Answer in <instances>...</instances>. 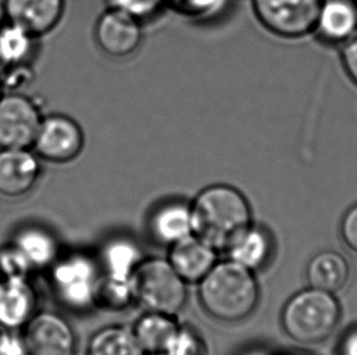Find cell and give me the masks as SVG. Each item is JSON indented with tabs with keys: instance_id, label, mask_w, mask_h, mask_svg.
<instances>
[{
	"instance_id": "6da1fadb",
	"label": "cell",
	"mask_w": 357,
	"mask_h": 355,
	"mask_svg": "<svg viewBox=\"0 0 357 355\" xmlns=\"http://www.w3.org/2000/svg\"><path fill=\"white\" fill-rule=\"evenodd\" d=\"M193 234L216 251H227L251 226L250 203L236 187L215 184L190 203Z\"/></svg>"
},
{
	"instance_id": "ab89813d",
	"label": "cell",
	"mask_w": 357,
	"mask_h": 355,
	"mask_svg": "<svg viewBox=\"0 0 357 355\" xmlns=\"http://www.w3.org/2000/svg\"><path fill=\"white\" fill-rule=\"evenodd\" d=\"M73 355H81V354H73ZM88 355V354H87Z\"/></svg>"
},
{
	"instance_id": "9a60e30c",
	"label": "cell",
	"mask_w": 357,
	"mask_h": 355,
	"mask_svg": "<svg viewBox=\"0 0 357 355\" xmlns=\"http://www.w3.org/2000/svg\"><path fill=\"white\" fill-rule=\"evenodd\" d=\"M39 52V37L6 21L0 27V74L32 66Z\"/></svg>"
},
{
	"instance_id": "f35d334b",
	"label": "cell",
	"mask_w": 357,
	"mask_h": 355,
	"mask_svg": "<svg viewBox=\"0 0 357 355\" xmlns=\"http://www.w3.org/2000/svg\"><path fill=\"white\" fill-rule=\"evenodd\" d=\"M290 355H300V354H290Z\"/></svg>"
},
{
	"instance_id": "5b68a950",
	"label": "cell",
	"mask_w": 357,
	"mask_h": 355,
	"mask_svg": "<svg viewBox=\"0 0 357 355\" xmlns=\"http://www.w3.org/2000/svg\"><path fill=\"white\" fill-rule=\"evenodd\" d=\"M324 0H251L261 26L275 37L298 39L314 32Z\"/></svg>"
},
{
	"instance_id": "5bb4252c",
	"label": "cell",
	"mask_w": 357,
	"mask_h": 355,
	"mask_svg": "<svg viewBox=\"0 0 357 355\" xmlns=\"http://www.w3.org/2000/svg\"><path fill=\"white\" fill-rule=\"evenodd\" d=\"M36 292L26 278H4L0 286V326L20 329L32 319Z\"/></svg>"
},
{
	"instance_id": "d590c367",
	"label": "cell",
	"mask_w": 357,
	"mask_h": 355,
	"mask_svg": "<svg viewBox=\"0 0 357 355\" xmlns=\"http://www.w3.org/2000/svg\"><path fill=\"white\" fill-rule=\"evenodd\" d=\"M3 333H4V330L0 327V340H1V337H3Z\"/></svg>"
},
{
	"instance_id": "1f68e13d",
	"label": "cell",
	"mask_w": 357,
	"mask_h": 355,
	"mask_svg": "<svg viewBox=\"0 0 357 355\" xmlns=\"http://www.w3.org/2000/svg\"><path fill=\"white\" fill-rule=\"evenodd\" d=\"M342 355H357V330L344 340Z\"/></svg>"
},
{
	"instance_id": "277c9868",
	"label": "cell",
	"mask_w": 357,
	"mask_h": 355,
	"mask_svg": "<svg viewBox=\"0 0 357 355\" xmlns=\"http://www.w3.org/2000/svg\"><path fill=\"white\" fill-rule=\"evenodd\" d=\"M135 301L146 312L176 315L187 302V283L169 260H142L130 278Z\"/></svg>"
},
{
	"instance_id": "d6986e66",
	"label": "cell",
	"mask_w": 357,
	"mask_h": 355,
	"mask_svg": "<svg viewBox=\"0 0 357 355\" xmlns=\"http://www.w3.org/2000/svg\"><path fill=\"white\" fill-rule=\"evenodd\" d=\"M13 245L24 255L32 270L53 265L58 257V245L53 235L38 226L21 229Z\"/></svg>"
},
{
	"instance_id": "7c38bea8",
	"label": "cell",
	"mask_w": 357,
	"mask_h": 355,
	"mask_svg": "<svg viewBox=\"0 0 357 355\" xmlns=\"http://www.w3.org/2000/svg\"><path fill=\"white\" fill-rule=\"evenodd\" d=\"M6 19L40 36L52 32L63 19L65 0H3Z\"/></svg>"
},
{
	"instance_id": "484cf974",
	"label": "cell",
	"mask_w": 357,
	"mask_h": 355,
	"mask_svg": "<svg viewBox=\"0 0 357 355\" xmlns=\"http://www.w3.org/2000/svg\"><path fill=\"white\" fill-rule=\"evenodd\" d=\"M206 353L205 342L198 332L184 326H179L166 351L169 355H206Z\"/></svg>"
},
{
	"instance_id": "ac0fdd59",
	"label": "cell",
	"mask_w": 357,
	"mask_h": 355,
	"mask_svg": "<svg viewBox=\"0 0 357 355\" xmlns=\"http://www.w3.org/2000/svg\"><path fill=\"white\" fill-rule=\"evenodd\" d=\"M179 326L174 315L146 312L135 322L133 333L144 353H166Z\"/></svg>"
},
{
	"instance_id": "ba28073f",
	"label": "cell",
	"mask_w": 357,
	"mask_h": 355,
	"mask_svg": "<svg viewBox=\"0 0 357 355\" xmlns=\"http://www.w3.org/2000/svg\"><path fill=\"white\" fill-rule=\"evenodd\" d=\"M98 280L96 265L86 255H71L53 265L52 281L59 298L76 310L94 304Z\"/></svg>"
},
{
	"instance_id": "f546056e",
	"label": "cell",
	"mask_w": 357,
	"mask_h": 355,
	"mask_svg": "<svg viewBox=\"0 0 357 355\" xmlns=\"http://www.w3.org/2000/svg\"><path fill=\"white\" fill-rule=\"evenodd\" d=\"M0 355H31L24 337L4 331L0 340Z\"/></svg>"
},
{
	"instance_id": "2e32d148",
	"label": "cell",
	"mask_w": 357,
	"mask_h": 355,
	"mask_svg": "<svg viewBox=\"0 0 357 355\" xmlns=\"http://www.w3.org/2000/svg\"><path fill=\"white\" fill-rule=\"evenodd\" d=\"M310 287L328 293L343 290L350 278V267L344 255L333 251H324L312 257L306 268Z\"/></svg>"
},
{
	"instance_id": "4fadbf2b",
	"label": "cell",
	"mask_w": 357,
	"mask_h": 355,
	"mask_svg": "<svg viewBox=\"0 0 357 355\" xmlns=\"http://www.w3.org/2000/svg\"><path fill=\"white\" fill-rule=\"evenodd\" d=\"M169 262L187 283H199L218 263V251L192 235L169 246Z\"/></svg>"
},
{
	"instance_id": "83f0119b",
	"label": "cell",
	"mask_w": 357,
	"mask_h": 355,
	"mask_svg": "<svg viewBox=\"0 0 357 355\" xmlns=\"http://www.w3.org/2000/svg\"><path fill=\"white\" fill-rule=\"evenodd\" d=\"M33 271L13 244L0 250V274L3 278H26Z\"/></svg>"
},
{
	"instance_id": "cb8c5ba5",
	"label": "cell",
	"mask_w": 357,
	"mask_h": 355,
	"mask_svg": "<svg viewBox=\"0 0 357 355\" xmlns=\"http://www.w3.org/2000/svg\"><path fill=\"white\" fill-rule=\"evenodd\" d=\"M133 301L135 297L130 281L116 280L107 275L98 280L94 297V304L98 307L112 312H120L128 307Z\"/></svg>"
},
{
	"instance_id": "44dd1931",
	"label": "cell",
	"mask_w": 357,
	"mask_h": 355,
	"mask_svg": "<svg viewBox=\"0 0 357 355\" xmlns=\"http://www.w3.org/2000/svg\"><path fill=\"white\" fill-rule=\"evenodd\" d=\"M271 251L272 242L270 235L264 229L251 226L228 248L227 252L229 260L251 271H255L267 263Z\"/></svg>"
},
{
	"instance_id": "74e56055",
	"label": "cell",
	"mask_w": 357,
	"mask_h": 355,
	"mask_svg": "<svg viewBox=\"0 0 357 355\" xmlns=\"http://www.w3.org/2000/svg\"><path fill=\"white\" fill-rule=\"evenodd\" d=\"M3 280H4V278H3L1 274H0V286H1V283H3Z\"/></svg>"
},
{
	"instance_id": "603a6c76",
	"label": "cell",
	"mask_w": 357,
	"mask_h": 355,
	"mask_svg": "<svg viewBox=\"0 0 357 355\" xmlns=\"http://www.w3.org/2000/svg\"><path fill=\"white\" fill-rule=\"evenodd\" d=\"M104 262L107 276L122 281H130L135 269L139 265L138 247L127 240L112 241L104 252Z\"/></svg>"
},
{
	"instance_id": "f1b7e54d",
	"label": "cell",
	"mask_w": 357,
	"mask_h": 355,
	"mask_svg": "<svg viewBox=\"0 0 357 355\" xmlns=\"http://www.w3.org/2000/svg\"><path fill=\"white\" fill-rule=\"evenodd\" d=\"M340 234L345 246L357 255V205L350 208L344 216Z\"/></svg>"
},
{
	"instance_id": "9c48e42d",
	"label": "cell",
	"mask_w": 357,
	"mask_h": 355,
	"mask_svg": "<svg viewBox=\"0 0 357 355\" xmlns=\"http://www.w3.org/2000/svg\"><path fill=\"white\" fill-rule=\"evenodd\" d=\"M94 36L102 53L112 58H125L142 44V22L123 11L107 8L98 19Z\"/></svg>"
},
{
	"instance_id": "d4e9b609",
	"label": "cell",
	"mask_w": 357,
	"mask_h": 355,
	"mask_svg": "<svg viewBox=\"0 0 357 355\" xmlns=\"http://www.w3.org/2000/svg\"><path fill=\"white\" fill-rule=\"evenodd\" d=\"M226 0H164L165 8L189 19H206L218 14Z\"/></svg>"
},
{
	"instance_id": "3957f363",
	"label": "cell",
	"mask_w": 357,
	"mask_h": 355,
	"mask_svg": "<svg viewBox=\"0 0 357 355\" xmlns=\"http://www.w3.org/2000/svg\"><path fill=\"white\" fill-rule=\"evenodd\" d=\"M340 317V304L333 293L310 287L287 302L282 312V326L293 341L317 345L333 335Z\"/></svg>"
},
{
	"instance_id": "8fae6325",
	"label": "cell",
	"mask_w": 357,
	"mask_h": 355,
	"mask_svg": "<svg viewBox=\"0 0 357 355\" xmlns=\"http://www.w3.org/2000/svg\"><path fill=\"white\" fill-rule=\"evenodd\" d=\"M32 149H0V195H29L43 174V164Z\"/></svg>"
},
{
	"instance_id": "4316f807",
	"label": "cell",
	"mask_w": 357,
	"mask_h": 355,
	"mask_svg": "<svg viewBox=\"0 0 357 355\" xmlns=\"http://www.w3.org/2000/svg\"><path fill=\"white\" fill-rule=\"evenodd\" d=\"M107 8L123 11L139 19L140 22L153 19L165 8L164 0H107Z\"/></svg>"
},
{
	"instance_id": "8d00e7d4",
	"label": "cell",
	"mask_w": 357,
	"mask_h": 355,
	"mask_svg": "<svg viewBox=\"0 0 357 355\" xmlns=\"http://www.w3.org/2000/svg\"><path fill=\"white\" fill-rule=\"evenodd\" d=\"M148 355H169V354H166V353H155V354H148Z\"/></svg>"
},
{
	"instance_id": "e0dca14e",
	"label": "cell",
	"mask_w": 357,
	"mask_h": 355,
	"mask_svg": "<svg viewBox=\"0 0 357 355\" xmlns=\"http://www.w3.org/2000/svg\"><path fill=\"white\" fill-rule=\"evenodd\" d=\"M155 239L164 245H174L193 234L190 205L182 201L169 202L160 206L150 221Z\"/></svg>"
},
{
	"instance_id": "836d02e7",
	"label": "cell",
	"mask_w": 357,
	"mask_h": 355,
	"mask_svg": "<svg viewBox=\"0 0 357 355\" xmlns=\"http://www.w3.org/2000/svg\"><path fill=\"white\" fill-rule=\"evenodd\" d=\"M243 355H271L270 353H267V352L264 351H251L248 352L245 354Z\"/></svg>"
},
{
	"instance_id": "7402d4cb",
	"label": "cell",
	"mask_w": 357,
	"mask_h": 355,
	"mask_svg": "<svg viewBox=\"0 0 357 355\" xmlns=\"http://www.w3.org/2000/svg\"><path fill=\"white\" fill-rule=\"evenodd\" d=\"M135 333L122 326L98 331L89 341L88 355H143Z\"/></svg>"
},
{
	"instance_id": "30bf717a",
	"label": "cell",
	"mask_w": 357,
	"mask_h": 355,
	"mask_svg": "<svg viewBox=\"0 0 357 355\" xmlns=\"http://www.w3.org/2000/svg\"><path fill=\"white\" fill-rule=\"evenodd\" d=\"M22 337L31 355H73L75 351L73 327L54 313L33 315Z\"/></svg>"
},
{
	"instance_id": "4dcf8cb0",
	"label": "cell",
	"mask_w": 357,
	"mask_h": 355,
	"mask_svg": "<svg viewBox=\"0 0 357 355\" xmlns=\"http://www.w3.org/2000/svg\"><path fill=\"white\" fill-rule=\"evenodd\" d=\"M343 61L349 76L357 84V29L347 39L343 49Z\"/></svg>"
},
{
	"instance_id": "7a4b0ae2",
	"label": "cell",
	"mask_w": 357,
	"mask_h": 355,
	"mask_svg": "<svg viewBox=\"0 0 357 355\" xmlns=\"http://www.w3.org/2000/svg\"><path fill=\"white\" fill-rule=\"evenodd\" d=\"M259 297L254 271L231 260L216 263L199 283L200 303L218 322H238L250 317Z\"/></svg>"
},
{
	"instance_id": "d6a6232c",
	"label": "cell",
	"mask_w": 357,
	"mask_h": 355,
	"mask_svg": "<svg viewBox=\"0 0 357 355\" xmlns=\"http://www.w3.org/2000/svg\"><path fill=\"white\" fill-rule=\"evenodd\" d=\"M6 21H8V19H6V14H5L4 5H3V1H0V27H1Z\"/></svg>"
},
{
	"instance_id": "8992f818",
	"label": "cell",
	"mask_w": 357,
	"mask_h": 355,
	"mask_svg": "<svg viewBox=\"0 0 357 355\" xmlns=\"http://www.w3.org/2000/svg\"><path fill=\"white\" fill-rule=\"evenodd\" d=\"M43 117L31 96L4 93L0 97V149H32Z\"/></svg>"
},
{
	"instance_id": "ffe728a7",
	"label": "cell",
	"mask_w": 357,
	"mask_h": 355,
	"mask_svg": "<svg viewBox=\"0 0 357 355\" xmlns=\"http://www.w3.org/2000/svg\"><path fill=\"white\" fill-rule=\"evenodd\" d=\"M356 9L348 0H324L314 31L328 40H345L356 31Z\"/></svg>"
},
{
	"instance_id": "e575fe53",
	"label": "cell",
	"mask_w": 357,
	"mask_h": 355,
	"mask_svg": "<svg viewBox=\"0 0 357 355\" xmlns=\"http://www.w3.org/2000/svg\"><path fill=\"white\" fill-rule=\"evenodd\" d=\"M4 86H3V81H1V77H0V97L4 95Z\"/></svg>"
},
{
	"instance_id": "52a82bcc",
	"label": "cell",
	"mask_w": 357,
	"mask_h": 355,
	"mask_svg": "<svg viewBox=\"0 0 357 355\" xmlns=\"http://www.w3.org/2000/svg\"><path fill=\"white\" fill-rule=\"evenodd\" d=\"M84 148V133L76 120L63 113L44 116L32 150L43 162L68 164Z\"/></svg>"
}]
</instances>
